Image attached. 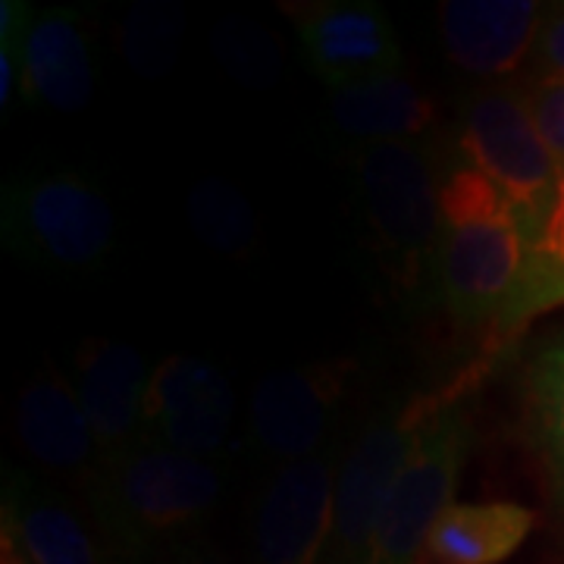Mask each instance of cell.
I'll return each mask as SVG.
<instances>
[{"mask_svg":"<svg viewBox=\"0 0 564 564\" xmlns=\"http://www.w3.org/2000/svg\"><path fill=\"white\" fill-rule=\"evenodd\" d=\"M436 280L445 311L462 329L502 321L527 261V229L492 182L458 166L440 188Z\"/></svg>","mask_w":564,"mask_h":564,"instance_id":"cell-1","label":"cell"},{"mask_svg":"<svg viewBox=\"0 0 564 564\" xmlns=\"http://www.w3.org/2000/svg\"><path fill=\"white\" fill-rule=\"evenodd\" d=\"M220 496L223 474L214 464L151 440L98 458L88 477L95 521L132 558L154 545L188 543Z\"/></svg>","mask_w":564,"mask_h":564,"instance_id":"cell-2","label":"cell"},{"mask_svg":"<svg viewBox=\"0 0 564 564\" xmlns=\"http://www.w3.org/2000/svg\"><path fill=\"white\" fill-rule=\"evenodd\" d=\"M0 236L39 270L101 267L117 245V214L76 170H22L0 192Z\"/></svg>","mask_w":564,"mask_h":564,"instance_id":"cell-3","label":"cell"},{"mask_svg":"<svg viewBox=\"0 0 564 564\" xmlns=\"http://www.w3.org/2000/svg\"><path fill=\"white\" fill-rule=\"evenodd\" d=\"M364 214L373 239L402 285H421L423 270L440 251L436 166L421 141H373L355 154Z\"/></svg>","mask_w":564,"mask_h":564,"instance_id":"cell-4","label":"cell"},{"mask_svg":"<svg viewBox=\"0 0 564 564\" xmlns=\"http://www.w3.org/2000/svg\"><path fill=\"white\" fill-rule=\"evenodd\" d=\"M467 380L452 386L443 408L430 417L386 499L370 564H417L433 524L455 505V489L474 443V421L464 404Z\"/></svg>","mask_w":564,"mask_h":564,"instance_id":"cell-5","label":"cell"},{"mask_svg":"<svg viewBox=\"0 0 564 564\" xmlns=\"http://www.w3.org/2000/svg\"><path fill=\"white\" fill-rule=\"evenodd\" d=\"M448 392L421 395L399 411H386L367 423L336 470L333 527L323 564H370L377 524L386 499L402 474L408 455L423 436L430 417L443 408Z\"/></svg>","mask_w":564,"mask_h":564,"instance_id":"cell-6","label":"cell"},{"mask_svg":"<svg viewBox=\"0 0 564 564\" xmlns=\"http://www.w3.org/2000/svg\"><path fill=\"white\" fill-rule=\"evenodd\" d=\"M458 144L467 166L492 182L518 210L530 239L552 202L562 163L530 113L524 85L477 91L464 107Z\"/></svg>","mask_w":564,"mask_h":564,"instance_id":"cell-7","label":"cell"},{"mask_svg":"<svg viewBox=\"0 0 564 564\" xmlns=\"http://www.w3.org/2000/svg\"><path fill=\"white\" fill-rule=\"evenodd\" d=\"M355 361H314L267 373L248 404V440L282 464L317 455Z\"/></svg>","mask_w":564,"mask_h":564,"instance_id":"cell-8","label":"cell"},{"mask_svg":"<svg viewBox=\"0 0 564 564\" xmlns=\"http://www.w3.org/2000/svg\"><path fill=\"white\" fill-rule=\"evenodd\" d=\"M299 29L304 61L333 91L402 69V44L383 7L367 0H326L285 7Z\"/></svg>","mask_w":564,"mask_h":564,"instance_id":"cell-9","label":"cell"},{"mask_svg":"<svg viewBox=\"0 0 564 564\" xmlns=\"http://www.w3.org/2000/svg\"><path fill=\"white\" fill-rule=\"evenodd\" d=\"M232 421V386L217 364L170 355L154 367L144 399V440L207 462L229 443Z\"/></svg>","mask_w":564,"mask_h":564,"instance_id":"cell-10","label":"cell"},{"mask_svg":"<svg viewBox=\"0 0 564 564\" xmlns=\"http://www.w3.org/2000/svg\"><path fill=\"white\" fill-rule=\"evenodd\" d=\"M336 499L333 455L280 464L251 521L254 564H323Z\"/></svg>","mask_w":564,"mask_h":564,"instance_id":"cell-11","label":"cell"},{"mask_svg":"<svg viewBox=\"0 0 564 564\" xmlns=\"http://www.w3.org/2000/svg\"><path fill=\"white\" fill-rule=\"evenodd\" d=\"M154 367L122 339H88L76 358V395L91 423L98 458L144 440V399Z\"/></svg>","mask_w":564,"mask_h":564,"instance_id":"cell-12","label":"cell"},{"mask_svg":"<svg viewBox=\"0 0 564 564\" xmlns=\"http://www.w3.org/2000/svg\"><path fill=\"white\" fill-rule=\"evenodd\" d=\"M545 10L536 0H443L445 54L464 73L499 79L533 57Z\"/></svg>","mask_w":564,"mask_h":564,"instance_id":"cell-13","label":"cell"},{"mask_svg":"<svg viewBox=\"0 0 564 564\" xmlns=\"http://www.w3.org/2000/svg\"><path fill=\"white\" fill-rule=\"evenodd\" d=\"M98 69L91 41L76 10H41L22 54L20 98L54 113H79L95 101Z\"/></svg>","mask_w":564,"mask_h":564,"instance_id":"cell-14","label":"cell"},{"mask_svg":"<svg viewBox=\"0 0 564 564\" xmlns=\"http://www.w3.org/2000/svg\"><path fill=\"white\" fill-rule=\"evenodd\" d=\"M17 443L22 452L57 474H88L98 464V443L85 417L76 386L57 373H41L22 386L17 411Z\"/></svg>","mask_w":564,"mask_h":564,"instance_id":"cell-15","label":"cell"},{"mask_svg":"<svg viewBox=\"0 0 564 564\" xmlns=\"http://www.w3.org/2000/svg\"><path fill=\"white\" fill-rule=\"evenodd\" d=\"M3 527L35 564H110L76 508L25 470L7 474Z\"/></svg>","mask_w":564,"mask_h":564,"instance_id":"cell-16","label":"cell"},{"mask_svg":"<svg viewBox=\"0 0 564 564\" xmlns=\"http://www.w3.org/2000/svg\"><path fill=\"white\" fill-rule=\"evenodd\" d=\"M521 433L564 530V333L552 336L527 364Z\"/></svg>","mask_w":564,"mask_h":564,"instance_id":"cell-17","label":"cell"},{"mask_svg":"<svg viewBox=\"0 0 564 564\" xmlns=\"http://www.w3.org/2000/svg\"><path fill=\"white\" fill-rule=\"evenodd\" d=\"M536 514L514 502H455L433 524L423 555L440 564H502L511 558Z\"/></svg>","mask_w":564,"mask_h":564,"instance_id":"cell-18","label":"cell"},{"mask_svg":"<svg viewBox=\"0 0 564 564\" xmlns=\"http://www.w3.org/2000/svg\"><path fill=\"white\" fill-rule=\"evenodd\" d=\"M329 117L351 139L414 141L436 122V104L399 73L329 95Z\"/></svg>","mask_w":564,"mask_h":564,"instance_id":"cell-19","label":"cell"},{"mask_svg":"<svg viewBox=\"0 0 564 564\" xmlns=\"http://www.w3.org/2000/svg\"><path fill=\"white\" fill-rule=\"evenodd\" d=\"M564 304V166L543 220L527 242V261L514 299L492 329V348L508 345L527 323Z\"/></svg>","mask_w":564,"mask_h":564,"instance_id":"cell-20","label":"cell"},{"mask_svg":"<svg viewBox=\"0 0 564 564\" xmlns=\"http://www.w3.org/2000/svg\"><path fill=\"white\" fill-rule=\"evenodd\" d=\"M192 232L223 254H245L258 245V217L232 182L210 176L192 185L185 198Z\"/></svg>","mask_w":564,"mask_h":564,"instance_id":"cell-21","label":"cell"},{"mask_svg":"<svg viewBox=\"0 0 564 564\" xmlns=\"http://www.w3.org/2000/svg\"><path fill=\"white\" fill-rule=\"evenodd\" d=\"M185 13L170 0H141L120 29L122 57L144 79H163L176 69Z\"/></svg>","mask_w":564,"mask_h":564,"instance_id":"cell-22","label":"cell"},{"mask_svg":"<svg viewBox=\"0 0 564 564\" xmlns=\"http://www.w3.org/2000/svg\"><path fill=\"white\" fill-rule=\"evenodd\" d=\"M210 51L223 69L251 91H267L282 76L280 41L248 17H223L214 22Z\"/></svg>","mask_w":564,"mask_h":564,"instance_id":"cell-23","label":"cell"},{"mask_svg":"<svg viewBox=\"0 0 564 564\" xmlns=\"http://www.w3.org/2000/svg\"><path fill=\"white\" fill-rule=\"evenodd\" d=\"M32 7L25 0H3L0 3V110L7 113L13 95H20L22 54L32 29Z\"/></svg>","mask_w":564,"mask_h":564,"instance_id":"cell-24","label":"cell"},{"mask_svg":"<svg viewBox=\"0 0 564 564\" xmlns=\"http://www.w3.org/2000/svg\"><path fill=\"white\" fill-rule=\"evenodd\" d=\"M530 113L543 132L545 144L564 166V85L552 82H527L524 85Z\"/></svg>","mask_w":564,"mask_h":564,"instance_id":"cell-25","label":"cell"},{"mask_svg":"<svg viewBox=\"0 0 564 564\" xmlns=\"http://www.w3.org/2000/svg\"><path fill=\"white\" fill-rule=\"evenodd\" d=\"M527 82H552L564 85V7H555L545 13L540 39L530 57V79Z\"/></svg>","mask_w":564,"mask_h":564,"instance_id":"cell-26","label":"cell"},{"mask_svg":"<svg viewBox=\"0 0 564 564\" xmlns=\"http://www.w3.org/2000/svg\"><path fill=\"white\" fill-rule=\"evenodd\" d=\"M166 564H223L217 555H210L207 549L195 543H185L176 545V549H170V562Z\"/></svg>","mask_w":564,"mask_h":564,"instance_id":"cell-27","label":"cell"},{"mask_svg":"<svg viewBox=\"0 0 564 564\" xmlns=\"http://www.w3.org/2000/svg\"><path fill=\"white\" fill-rule=\"evenodd\" d=\"M0 564H35L20 540L13 536V530H7V527H0Z\"/></svg>","mask_w":564,"mask_h":564,"instance_id":"cell-28","label":"cell"},{"mask_svg":"<svg viewBox=\"0 0 564 564\" xmlns=\"http://www.w3.org/2000/svg\"><path fill=\"white\" fill-rule=\"evenodd\" d=\"M417 564H426V562H417Z\"/></svg>","mask_w":564,"mask_h":564,"instance_id":"cell-29","label":"cell"}]
</instances>
